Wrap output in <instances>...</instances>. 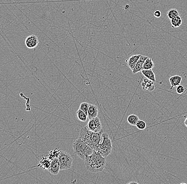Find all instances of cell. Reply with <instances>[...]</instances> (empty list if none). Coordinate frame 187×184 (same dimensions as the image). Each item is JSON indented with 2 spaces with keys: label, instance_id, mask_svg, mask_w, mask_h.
<instances>
[{
  "label": "cell",
  "instance_id": "6da1fadb",
  "mask_svg": "<svg viewBox=\"0 0 187 184\" xmlns=\"http://www.w3.org/2000/svg\"><path fill=\"white\" fill-rule=\"evenodd\" d=\"M83 161L86 169L93 173L102 172L106 166V158L95 150L92 154L86 156Z\"/></svg>",
  "mask_w": 187,
  "mask_h": 184
},
{
  "label": "cell",
  "instance_id": "7a4b0ae2",
  "mask_svg": "<svg viewBox=\"0 0 187 184\" xmlns=\"http://www.w3.org/2000/svg\"><path fill=\"white\" fill-rule=\"evenodd\" d=\"M103 133V130L99 132H94L88 130L86 126H83L80 130L79 137L90 147L95 150L101 142Z\"/></svg>",
  "mask_w": 187,
  "mask_h": 184
},
{
  "label": "cell",
  "instance_id": "3957f363",
  "mask_svg": "<svg viewBox=\"0 0 187 184\" xmlns=\"http://www.w3.org/2000/svg\"><path fill=\"white\" fill-rule=\"evenodd\" d=\"M74 153L82 160L85 159L86 156L93 153L94 149L86 143L80 137L77 139L73 144Z\"/></svg>",
  "mask_w": 187,
  "mask_h": 184
},
{
  "label": "cell",
  "instance_id": "277c9868",
  "mask_svg": "<svg viewBox=\"0 0 187 184\" xmlns=\"http://www.w3.org/2000/svg\"><path fill=\"white\" fill-rule=\"evenodd\" d=\"M112 143L109 135L106 133H103L101 142L95 150L98 151L103 157L106 158L112 153Z\"/></svg>",
  "mask_w": 187,
  "mask_h": 184
},
{
  "label": "cell",
  "instance_id": "5b68a950",
  "mask_svg": "<svg viewBox=\"0 0 187 184\" xmlns=\"http://www.w3.org/2000/svg\"><path fill=\"white\" fill-rule=\"evenodd\" d=\"M60 170L68 169L72 166L73 159L70 154L65 151H61L58 157Z\"/></svg>",
  "mask_w": 187,
  "mask_h": 184
},
{
  "label": "cell",
  "instance_id": "8992f818",
  "mask_svg": "<svg viewBox=\"0 0 187 184\" xmlns=\"http://www.w3.org/2000/svg\"><path fill=\"white\" fill-rule=\"evenodd\" d=\"M86 126L88 130L94 132H99L102 130V123L98 117L90 119Z\"/></svg>",
  "mask_w": 187,
  "mask_h": 184
},
{
  "label": "cell",
  "instance_id": "52a82bcc",
  "mask_svg": "<svg viewBox=\"0 0 187 184\" xmlns=\"http://www.w3.org/2000/svg\"><path fill=\"white\" fill-rule=\"evenodd\" d=\"M39 40L37 37L34 35L28 36L25 40V45L29 49L34 48L37 46Z\"/></svg>",
  "mask_w": 187,
  "mask_h": 184
},
{
  "label": "cell",
  "instance_id": "ba28073f",
  "mask_svg": "<svg viewBox=\"0 0 187 184\" xmlns=\"http://www.w3.org/2000/svg\"><path fill=\"white\" fill-rule=\"evenodd\" d=\"M60 170V162H59L58 158H56L52 160L48 171L52 175H56L59 173Z\"/></svg>",
  "mask_w": 187,
  "mask_h": 184
},
{
  "label": "cell",
  "instance_id": "9c48e42d",
  "mask_svg": "<svg viewBox=\"0 0 187 184\" xmlns=\"http://www.w3.org/2000/svg\"><path fill=\"white\" fill-rule=\"evenodd\" d=\"M147 58V56L141 55L135 68L132 70L133 74H136L143 70V65Z\"/></svg>",
  "mask_w": 187,
  "mask_h": 184
},
{
  "label": "cell",
  "instance_id": "30bf717a",
  "mask_svg": "<svg viewBox=\"0 0 187 184\" xmlns=\"http://www.w3.org/2000/svg\"><path fill=\"white\" fill-rule=\"evenodd\" d=\"M140 56L141 55H134L130 57L129 59L125 61V62L127 63V66H128L131 70L135 68Z\"/></svg>",
  "mask_w": 187,
  "mask_h": 184
},
{
  "label": "cell",
  "instance_id": "8fae6325",
  "mask_svg": "<svg viewBox=\"0 0 187 184\" xmlns=\"http://www.w3.org/2000/svg\"><path fill=\"white\" fill-rule=\"evenodd\" d=\"M154 82H155L150 80L147 78H146L143 80V82L141 83V85L143 89L147 90L148 91H153L155 88Z\"/></svg>",
  "mask_w": 187,
  "mask_h": 184
},
{
  "label": "cell",
  "instance_id": "7c38bea8",
  "mask_svg": "<svg viewBox=\"0 0 187 184\" xmlns=\"http://www.w3.org/2000/svg\"><path fill=\"white\" fill-rule=\"evenodd\" d=\"M98 114V109L96 106L93 104H90V107L88 110V118L89 119L95 118L97 117Z\"/></svg>",
  "mask_w": 187,
  "mask_h": 184
},
{
  "label": "cell",
  "instance_id": "4fadbf2b",
  "mask_svg": "<svg viewBox=\"0 0 187 184\" xmlns=\"http://www.w3.org/2000/svg\"><path fill=\"white\" fill-rule=\"evenodd\" d=\"M169 81L171 85L170 89H172L173 88L177 87L179 85H181V83L182 82V77L178 75H174L169 78Z\"/></svg>",
  "mask_w": 187,
  "mask_h": 184
},
{
  "label": "cell",
  "instance_id": "5bb4252c",
  "mask_svg": "<svg viewBox=\"0 0 187 184\" xmlns=\"http://www.w3.org/2000/svg\"><path fill=\"white\" fill-rule=\"evenodd\" d=\"M141 73L142 74L145 76V77L149 79L150 80L156 82V77L152 69L150 70H141Z\"/></svg>",
  "mask_w": 187,
  "mask_h": 184
},
{
  "label": "cell",
  "instance_id": "9a60e30c",
  "mask_svg": "<svg viewBox=\"0 0 187 184\" xmlns=\"http://www.w3.org/2000/svg\"><path fill=\"white\" fill-rule=\"evenodd\" d=\"M51 162H52V160H51L48 158H47L43 157L42 159L41 160L38 166L43 168L44 169L48 170L51 165Z\"/></svg>",
  "mask_w": 187,
  "mask_h": 184
},
{
  "label": "cell",
  "instance_id": "2e32d148",
  "mask_svg": "<svg viewBox=\"0 0 187 184\" xmlns=\"http://www.w3.org/2000/svg\"><path fill=\"white\" fill-rule=\"evenodd\" d=\"M154 67V62L153 58L148 57L145 61L143 65V70H150L153 69Z\"/></svg>",
  "mask_w": 187,
  "mask_h": 184
},
{
  "label": "cell",
  "instance_id": "e0dca14e",
  "mask_svg": "<svg viewBox=\"0 0 187 184\" xmlns=\"http://www.w3.org/2000/svg\"><path fill=\"white\" fill-rule=\"evenodd\" d=\"M171 23L172 25V28H178L181 26L182 23V20L179 16L175 17L174 18L170 19Z\"/></svg>",
  "mask_w": 187,
  "mask_h": 184
},
{
  "label": "cell",
  "instance_id": "ac0fdd59",
  "mask_svg": "<svg viewBox=\"0 0 187 184\" xmlns=\"http://www.w3.org/2000/svg\"><path fill=\"white\" fill-rule=\"evenodd\" d=\"M76 114H77V118L80 121L83 122H85L87 120V114H86L85 112L82 111L80 109L77 110Z\"/></svg>",
  "mask_w": 187,
  "mask_h": 184
},
{
  "label": "cell",
  "instance_id": "d6986e66",
  "mask_svg": "<svg viewBox=\"0 0 187 184\" xmlns=\"http://www.w3.org/2000/svg\"><path fill=\"white\" fill-rule=\"evenodd\" d=\"M139 120V119L138 116L135 114L130 115L127 118V121L128 123L132 126H136V125Z\"/></svg>",
  "mask_w": 187,
  "mask_h": 184
},
{
  "label": "cell",
  "instance_id": "ffe728a7",
  "mask_svg": "<svg viewBox=\"0 0 187 184\" xmlns=\"http://www.w3.org/2000/svg\"><path fill=\"white\" fill-rule=\"evenodd\" d=\"M178 16H179V12L175 9H170L168 12V17L170 19L174 18L175 17H177Z\"/></svg>",
  "mask_w": 187,
  "mask_h": 184
},
{
  "label": "cell",
  "instance_id": "44dd1931",
  "mask_svg": "<svg viewBox=\"0 0 187 184\" xmlns=\"http://www.w3.org/2000/svg\"><path fill=\"white\" fill-rule=\"evenodd\" d=\"M136 126H137V127L140 130H143L146 128L147 125H146V123L145 121L139 120L137 123V124L136 125Z\"/></svg>",
  "mask_w": 187,
  "mask_h": 184
},
{
  "label": "cell",
  "instance_id": "7402d4cb",
  "mask_svg": "<svg viewBox=\"0 0 187 184\" xmlns=\"http://www.w3.org/2000/svg\"><path fill=\"white\" fill-rule=\"evenodd\" d=\"M90 107V103H87V102H82L80 105L79 107V109L81 110L82 111H83V112H85L86 114H88V110Z\"/></svg>",
  "mask_w": 187,
  "mask_h": 184
},
{
  "label": "cell",
  "instance_id": "603a6c76",
  "mask_svg": "<svg viewBox=\"0 0 187 184\" xmlns=\"http://www.w3.org/2000/svg\"><path fill=\"white\" fill-rule=\"evenodd\" d=\"M176 91L178 94H182L185 91V88L182 85H179L177 87Z\"/></svg>",
  "mask_w": 187,
  "mask_h": 184
},
{
  "label": "cell",
  "instance_id": "cb8c5ba5",
  "mask_svg": "<svg viewBox=\"0 0 187 184\" xmlns=\"http://www.w3.org/2000/svg\"><path fill=\"white\" fill-rule=\"evenodd\" d=\"M154 15L156 18H160L162 16V12L160 10H156L154 13Z\"/></svg>",
  "mask_w": 187,
  "mask_h": 184
},
{
  "label": "cell",
  "instance_id": "d4e9b609",
  "mask_svg": "<svg viewBox=\"0 0 187 184\" xmlns=\"http://www.w3.org/2000/svg\"><path fill=\"white\" fill-rule=\"evenodd\" d=\"M185 126L187 127V117L185 118Z\"/></svg>",
  "mask_w": 187,
  "mask_h": 184
},
{
  "label": "cell",
  "instance_id": "484cf974",
  "mask_svg": "<svg viewBox=\"0 0 187 184\" xmlns=\"http://www.w3.org/2000/svg\"><path fill=\"white\" fill-rule=\"evenodd\" d=\"M129 184H137V182H129Z\"/></svg>",
  "mask_w": 187,
  "mask_h": 184
}]
</instances>
